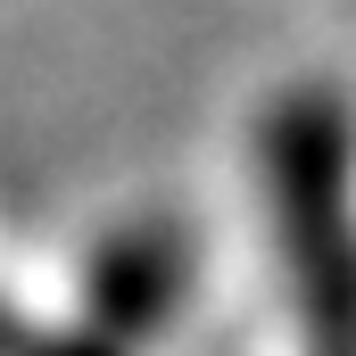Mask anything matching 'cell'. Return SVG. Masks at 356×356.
<instances>
[{
	"mask_svg": "<svg viewBox=\"0 0 356 356\" xmlns=\"http://www.w3.org/2000/svg\"><path fill=\"white\" fill-rule=\"evenodd\" d=\"M266 191L307 356H356V158L340 99L298 91L266 116Z\"/></svg>",
	"mask_w": 356,
	"mask_h": 356,
	"instance_id": "6da1fadb",
	"label": "cell"
},
{
	"mask_svg": "<svg viewBox=\"0 0 356 356\" xmlns=\"http://www.w3.org/2000/svg\"><path fill=\"white\" fill-rule=\"evenodd\" d=\"M182 241L166 224H133V232H116L108 249H99V266H91V323L99 340H116V348L133 356L158 323H166V307L182 298Z\"/></svg>",
	"mask_w": 356,
	"mask_h": 356,
	"instance_id": "7a4b0ae2",
	"label": "cell"
},
{
	"mask_svg": "<svg viewBox=\"0 0 356 356\" xmlns=\"http://www.w3.org/2000/svg\"><path fill=\"white\" fill-rule=\"evenodd\" d=\"M33 356H124L116 340H99V332H75V340H42Z\"/></svg>",
	"mask_w": 356,
	"mask_h": 356,
	"instance_id": "3957f363",
	"label": "cell"
},
{
	"mask_svg": "<svg viewBox=\"0 0 356 356\" xmlns=\"http://www.w3.org/2000/svg\"><path fill=\"white\" fill-rule=\"evenodd\" d=\"M33 348H42V340H33V332L17 323V307L0 298V356H33Z\"/></svg>",
	"mask_w": 356,
	"mask_h": 356,
	"instance_id": "277c9868",
	"label": "cell"
}]
</instances>
